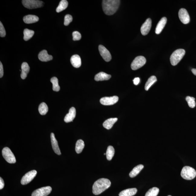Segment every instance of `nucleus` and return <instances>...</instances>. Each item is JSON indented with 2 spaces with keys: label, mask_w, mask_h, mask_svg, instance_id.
<instances>
[{
  "label": "nucleus",
  "mask_w": 196,
  "mask_h": 196,
  "mask_svg": "<svg viewBox=\"0 0 196 196\" xmlns=\"http://www.w3.org/2000/svg\"><path fill=\"white\" fill-rule=\"evenodd\" d=\"M157 81V79L154 76H151L147 80L146 83L145 84V89L146 91H148L150 88L153 84L155 82Z\"/></svg>",
  "instance_id": "obj_25"
},
{
  "label": "nucleus",
  "mask_w": 196,
  "mask_h": 196,
  "mask_svg": "<svg viewBox=\"0 0 196 196\" xmlns=\"http://www.w3.org/2000/svg\"><path fill=\"white\" fill-rule=\"evenodd\" d=\"M167 21L166 18L164 17L162 18L159 21L156 29L155 32L156 34H159L161 33L166 24Z\"/></svg>",
  "instance_id": "obj_17"
},
{
  "label": "nucleus",
  "mask_w": 196,
  "mask_h": 196,
  "mask_svg": "<svg viewBox=\"0 0 196 196\" xmlns=\"http://www.w3.org/2000/svg\"><path fill=\"white\" fill-rule=\"evenodd\" d=\"M51 82L53 84V90L55 92H59L60 90V87L58 84V80L56 77H54L51 79Z\"/></svg>",
  "instance_id": "obj_31"
},
{
  "label": "nucleus",
  "mask_w": 196,
  "mask_h": 196,
  "mask_svg": "<svg viewBox=\"0 0 196 196\" xmlns=\"http://www.w3.org/2000/svg\"><path fill=\"white\" fill-rule=\"evenodd\" d=\"M118 119L117 118H110L106 120L103 124V127L106 129L109 130L113 126V125L117 121Z\"/></svg>",
  "instance_id": "obj_23"
},
{
  "label": "nucleus",
  "mask_w": 196,
  "mask_h": 196,
  "mask_svg": "<svg viewBox=\"0 0 196 196\" xmlns=\"http://www.w3.org/2000/svg\"><path fill=\"white\" fill-rule=\"evenodd\" d=\"M144 168L143 165H139L134 167L132 171L129 173V176L131 178H134L136 177Z\"/></svg>",
  "instance_id": "obj_24"
},
{
  "label": "nucleus",
  "mask_w": 196,
  "mask_h": 196,
  "mask_svg": "<svg viewBox=\"0 0 196 196\" xmlns=\"http://www.w3.org/2000/svg\"><path fill=\"white\" fill-rule=\"evenodd\" d=\"M159 191V188L154 187L149 189L146 194L145 196H157Z\"/></svg>",
  "instance_id": "obj_32"
},
{
  "label": "nucleus",
  "mask_w": 196,
  "mask_h": 196,
  "mask_svg": "<svg viewBox=\"0 0 196 196\" xmlns=\"http://www.w3.org/2000/svg\"><path fill=\"white\" fill-rule=\"evenodd\" d=\"M23 20L24 22L26 24H31L38 21L39 18L36 15H29L25 16Z\"/></svg>",
  "instance_id": "obj_21"
},
{
  "label": "nucleus",
  "mask_w": 196,
  "mask_h": 196,
  "mask_svg": "<svg viewBox=\"0 0 196 196\" xmlns=\"http://www.w3.org/2000/svg\"><path fill=\"white\" fill-rule=\"evenodd\" d=\"M111 182L108 179L101 178L95 182L92 188V191L95 195H98L110 187Z\"/></svg>",
  "instance_id": "obj_2"
},
{
  "label": "nucleus",
  "mask_w": 196,
  "mask_h": 196,
  "mask_svg": "<svg viewBox=\"0 0 196 196\" xmlns=\"http://www.w3.org/2000/svg\"><path fill=\"white\" fill-rule=\"evenodd\" d=\"M146 59L143 56L137 57L131 64V67L133 70H136L143 66L146 63Z\"/></svg>",
  "instance_id": "obj_7"
},
{
  "label": "nucleus",
  "mask_w": 196,
  "mask_h": 196,
  "mask_svg": "<svg viewBox=\"0 0 196 196\" xmlns=\"http://www.w3.org/2000/svg\"><path fill=\"white\" fill-rule=\"evenodd\" d=\"M152 20L150 18L146 19L144 23L142 25L141 28V33L143 35L145 36L149 33L152 27Z\"/></svg>",
  "instance_id": "obj_13"
},
{
  "label": "nucleus",
  "mask_w": 196,
  "mask_h": 196,
  "mask_svg": "<svg viewBox=\"0 0 196 196\" xmlns=\"http://www.w3.org/2000/svg\"><path fill=\"white\" fill-rule=\"evenodd\" d=\"M115 150L114 147L111 146H109L108 147L107 152H106V156L108 160L111 161L114 156Z\"/></svg>",
  "instance_id": "obj_28"
},
{
  "label": "nucleus",
  "mask_w": 196,
  "mask_h": 196,
  "mask_svg": "<svg viewBox=\"0 0 196 196\" xmlns=\"http://www.w3.org/2000/svg\"><path fill=\"white\" fill-rule=\"evenodd\" d=\"M73 39V40L76 41L80 40L82 38L80 33L78 31H74L72 33Z\"/></svg>",
  "instance_id": "obj_35"
},
{
  "label": "nucleus",
  "mask_w": 196,
  "mask_h": 196,
  "mask_svg": "<svg viewBox=\"0 0 196 196\" xmlns=\"http://www.w3.org/2000/svg\"><path fill=\"white\" fill-rule=\"evenodd\" d=\"M168 196H172L171 195H169Z\"/></svg>",
  "instance_id": "obj_42"
},
{
  "label": "nucleus",
  "mask_w": 196,
  "mask_h": 196,
  "mask_svg": "<svg viewBox=\"0 0 196 196\" xmlns=\"http://www.w3.org/2000/svg\"><path fill=\"white\" fill-rule=\"evenodd\" d=\"M71 62L72 65L76 68L80 67L82 64L81 59L79 56L75 55L72 56L71 57Z\"/></svg>",
  "instance_id": "obj_18"
},
{
  "label": "nucleus",
  "mask_w": 196,
  "mask_h": 196,
  "mask_svg": "<svg viewBox=\"0 0 196 196\" xmlns=\"http://www.w3.org/2000/svg\"><path fill=\"white\" fill-rule=\"evenodd\" d=\"M137 192L136 188L127 189L120 192L119 196H133L135 195Z\"/></svg>",
  "instance_id": "obj_22"
},
{
  "label": "nucleus",
  "mask_w": 196,
  "mask_h": 196,
  "mask_svg": "<svg viewBox=\"0 0 196 196\" xmlns=\"http://www.w3.org/2000/svg\"><path fill=\"white\" fill-rule=\"evenodd\" d=\"M37 171L33 170L27 173L23 176L21 181V184L22 185H26L31 182L37 175Z\"/></svg>",
  "instance_id": "obj_9"
},
{
  "label": "nucleus",
  "mask_w": 196,
  "mask_h": 196,
  "mask_svg": "<svg viewBox=\"0 0 196 196\" xmlns=\"http://www.w3.org/2000/svg\"><path fill=\"white\" fill-rule=\"evenodd\" d=\"M51 142L52 147L54 152L58 155H60L61 153L58 146L56 138H55V134L53 133H51Z\"/></svg>",
  "instance_id": "obj_14"
},
{
  "label": "nucleus",
  "mask_w": 196,
  "mask_h": 196,
  "mask_svg": "<svg viewBox=\"0 0 196 196\" xmlns=\"http://www.w3.org/2000/svg\"><path fill=\"white\" fill-rule=\"evenodd\" d=\"M4 71H3V65L1 62H0V78H1L3 76Z\"/></svg>",
  "instance_id": "obj_37"
},
{
  "label": "nucleus",
  "mask_w": 196,
  "mask_h": 196,
  "mask_svg": "<svg viewBox=\"0 0 196 196\" xmlns=\"http://www.w3.org/2000/svg\"><path fill=\"white\" fill-rule=\"evenodd\" d=\"M111 77V75L108 74L104 72H100L95 76V79L96 81H102L109 80Z\"/></svg>",
  "instance_id": "obj_20"
},
{
  "label": "nucleus",
  "mask_w": 196,
  "mask_h": 196,
  "mask_svg": "<svg viewBox=\"0 0 196 196\" xmlns=\"http://www.w3.org/2000/svg\"><path fill=\"white\" fill-rule=\"evenodd\" d=\"M73 18L71 15L67 14L64 18V24L65 26H67L72 21Z\"/></svg>",
  "instance_id": "obj_34"
},
{
  "label": "nucleus",
  "mask_w": 196,
  "mask_h": 196,
  "mask_svg": "<svg viewBox=\"0 0 196 196\" xmlns=\"http://www.w3.org/2000/svg\"><path fill=\"white\" fill-rule=\"evenodd\" d=\"M118 100V97L113 96L110 97H104L101 99L100 103L104 105H111L117 103Z\"/></svg>",
  "instance_id": "obj_10"
},
{
  "label": "nucleus",
  "mask_w": 196,
  "mask_h": 196,
  "mask_svg": "<svg viewBox=\"0 0 196 196\" xmlns=\"http://www.w3.org/2000/svg\"><path fill=\"white\" fill-rule=\"evenodd\" d=\"M22 3L25 8L29 9L40 8L43 4L42 1L37 0H23Z\"/></svg>",
  "instance_id": "obj_5"
},
{
  "label": "nucleus",
  "mask_w": 196,
  "mask_h": 196,
  "mask_svg": "<svg viewBox=\"0 0 196 196\" xmlns=\"http://www.w3.org/2000/svg\"><path fill=\"white\" fill-rule=\"evenodd\" d=\"M5 186L4 181L1 177L0 178V189L2 190Z\"/></svg>",
  "instance_id": "obj_38"
},
{
  "label": "nucleus",
  "mask_w": 196,
  "mask_h": 196,
  "mask_svg": "<svg viewBox=\"0 0 196 196\" xmlns=\"http://www.w3.org/2000/svg\"><path fill=\"white\" fill-rule=\"evenodd\" d=\"M48 111V106L44 102H42L39 106V111L40 114L44 115L46 114Z\"/></svg>",
  "instance_id": "obj_30"
},
{
  "label": "nucleus",
  "mask_w": 196,
  "mask_h": 196,
  "mask_svg": "<svg viewBox=\"0 0 196 196\" xmlns=\"http://www.w3.org/2000/svg\"><path fill=\"white\" fill-rule=\"evenodd\" d=\"M98 50L100 55L104 60L107 62H109L111 60V53L105 47L100 45L98 46Z\"/></svg>",
  "instance_id": "obj_12"
},
{
  "label": "nucleus",
  "mask_w": 196,
  "mask_h": 196,
  "mask_svg": "<svg viewBox=\"0 0 196 196\" xmlns=\"http://www.w3.org/2000/svg\"><path fill=\"white\" fill-rule=\"evenodd\" d=\"M6 31H5L2 23L1 21V22H0V36L1 37H4L6 36Z\"/></svg>",
  "instance_id": "obj_36"
},
{
  "label": "nucleus",
  "mask_w": 196,
  "mask_h": 196,
  "mask_svg": "<svg viewBox=\"0 0 196 196\" xmlns=\"http://www.w3.org/2000/svg\"><path fill=\"white\" fill-rule=\"evenodd\" d=\"M180 20L183 24H187L190 22V17L188 12L185 8H181L178 12Z\"/></svg>",
  "instance_id": "obj_11"
},
{
  "label": "nucleus",
  "mask_w": 196,
  "mask_h": 196,
  "mask_svg": "<svg viewBox=\"0 0 196 196\" xmlns=\"http://www.w3.org/2000/svg\"><path fill=\"white\" fill-rule=\"evenodd\" d=\"M2 156L7 162L10 163H15L16 159L15 156L10 149L8 147H5L2 151Z\"/></svg>",
  "instance_id": "obj_6"
},
{
  "label": "nucleus",
  "mask_w": 196,
  "mask_h": 196,
  "mask_svg": "<svg viewBox=\"0 0 196 196\" xmlns=\"http://www.w3.org/2000/svg\"><path fill=\"white\" fill-rule=\"evenodd\" d=\"M21 77L22 79H25L30 71V67L27 63H23L21 66Z\"/></svg>",
  "instance_id": "obj_19"
},
{
  "label": "nucleus",
  "mask_w": 196,
  "mask_h": 196,
  "mask_svg": "<svg viewBox=\"0 0 196 196\" xmlns=\"http://www.w3.org/2000/svg\"><path fill=\"white\" fill-rule=\"evenodd\" d=\"M104 155H106V153H104Z\"/></svg>",
  "instance_id": "obj_41"
},
{
  "label": "nucleus",
  "mask_w": 196,
  "mask_h": 196,
  "mask_svg": "<svg viewBox=\"0 0 196 196\" xmlns=\"http://www.w3.org/2000/svg\"><path fill=\"white\" fill-rule=\"evenodd\" d=\"M52 188L50 186H46L37 189L32 192V196H47L51 193Z\"/></svg>",
  "instance_id": "obj_8"
},
{
  "label": "nucleus",
  "mask_w": 196,
  "mask_h": 196,
  "mask_svg": "<svg viewBox=\"0 0 196 196\" xmlns=\"http://www.w3.org/2000/svg\"><path fill=\"white\" fill-rule=\"evenodd\" d=\"M119 0H104L102 1V7L103 11L106 15H111L117 10L120 6Z\"/></svg>",
  "instance_id": "obj_1"
},
{
  "label": "nucleus",
  "mask_w": 196,
  "mask_h": 196,
  "mask_svg": "<svg viewBox=\"0 0 196 196\" xmlns=\"http://www.w3.org/2000/svg\"><path fill=\"white\" fill-rule=\"evenodd\" d=\"M76 115V110L74 107L70 109L69 113L65 117L64 121L66 123H70L73 121Z\"/></svg>",
  "instance_id": "obj_15"
},
{
  "label": "nucleus",
  "mask_w": 196,
  "mask_h": 196,
  "mask_svg": "<svg viewBox=\"0 0 196 196\" xmlns=\"http://www.w3.org/2000/svg\"><path fill=\"white\" fill-rule=\"evenodd\" d=\"M84 146H85V144H84L83 141L82 140H78L77 141L76 145V152L77 154L80 153L83 150Z\"/></svg>",
  "instance_id": "obj_26"
},
{
  "label": "nucleus",
  "mask_w": 196,
  "mask_h": 196,
  "mask_svg": "<svg viewBox=\"0 0 196 196\" xmlns=\"http://www.w3.org/2000/svg\"><path fill=\"white\" fill-rule=\"evenodd\" d=\"M192 73L194 75L196 76V69H192L191 70Z\"/></svg>",
  "instance_id": "obj_40"
},
{
  "label": "nucleus",
  "mask_w": 196,
  "mask_h": 196,
  "mask_svg": "<svg viewBox=\"0 0 196 196\" xmlns=\"http://www.w3.org/2000/svg\"><path fill=\"white\" fill-rule=\"evenodd\" d=\"M24 34V39L25 41H28L33 37L34 34V31L33 30H30L28 29H25L23 32Z\"/></svg>",
  "instance_id": "obj_29"
},
{
  "label": "nucleus",
  "mask_w": 196,
  "mask_h": 196,
  "mask_svg": "<svg viewBox=\"0 0 196 196\" xmlns=\"http://www.w3.org/2000/svg\"><path fill=\"white\" fill-rule=\"evenodd\" d=\"M39 60L43 62H47L53 60V56L48 54L47 51L46 50H43L39 53L38 55Z\"/></svg>",
  "instance_id": "obj_16"
},
{
  "label": "nucleus",
  "mask_w": 196,
  "mask_h": 196,
  "mask_svg": "<svg viewBox=\"0 0 196 196\" xmlns=\"http://www.w3.org/2000/svg\"><path fill=\"white\" fill-rule=\"evenodd\" d=\"M68 2L66 0H62L60 1L56 9V11L58 13L63 11L67 8L68 6Z\"/></svg>",
  "instance_id": "obj_27"
},
{
  "label": "nucleus",
  "mask_w": 196,
  "mask_h": 196,
  "mask_svg": "<svg viewBox=\"0 0 196 196\" xmlns=\"http://www.w3.org/2000/svg\"><path fill=\"white\" fill-rule=\"evenodd\" d=\"M185 53V50L183 49H178L174 51L170 57V63L172 65H177L183 58Z\"/></svg>",
  "instance_id": "obj_3"
},
{
  "label": "nucleus",
  "mask_w": 196,
  "mask_h": 196,
  "mask_svg": "<svg viewBox=\"0 0 196 196\" xmlns=\"http://www.w3.org/2000/svg\"><path fill=\"white\" fill-rule=\"evenodd\" d=\"M186 100L189 107L191 108H194L195 107L196 103L195 102V98L193 97L190 96H187Z\"/></svg>",
  "instance_id": "obj_33"
},
{
  "label": "nucleus",
  "mask_w": 196,
  "mask_h": 196,
  "mask_svg": "<svg viewBox=\"0 0 196 196\" xmlns=\"http://www.w3.org/2000/svg\"><path fill=\"white\" fill-rule=\"evenodd\" d=\"M133 81L134 85H137L140 82V79L138 77H136V78L134 79Z\"/></svg>",
  "instance_id": "obj_39"
},
{
  "label": "nucleus",
  "mask_w": 196,
  "mask_h": 196,
  "mask_svg": "<svg viewBox=\"0 0 196 196\" xmlns=\"http://www.w3.org/2000/svg\"><path fill=\"white\" fill-rule=\"evenodd\" d=\"M181 176L183 179L188 180L193 179L196 176V171L191 167L186 166L183 167L181 172Z\"/></svg>",
  "instance_id": "obj_4"
}]
</instances>
